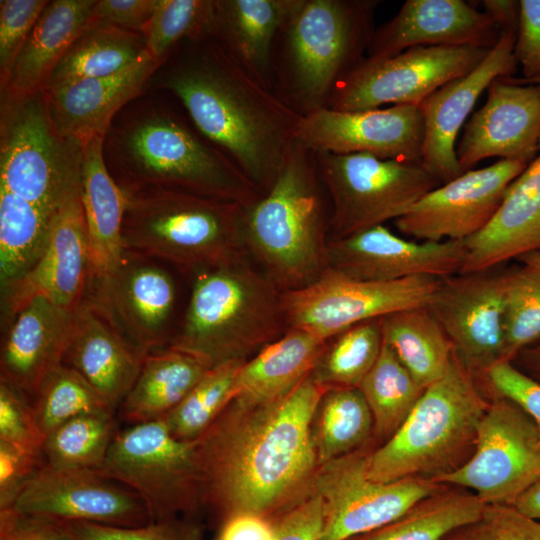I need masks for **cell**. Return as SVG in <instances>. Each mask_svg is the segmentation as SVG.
I'll list each match as a JSON object with an SVG mask.
<instances>
[{
    "instance_id": "1",
    "label": "cell",
    "mask_w": 540,
    "mask_h": 540,
    "mask_svg": "<svg viewBox=\"0 0 540 540\" xmlns=\"http://www.w3.org/2000/svg\"><path fill=\"white\" fill-rule=\"evenodd\" d=\"M327 389L310 374L284 397L246 408L245 421L218 416L196 440L203 500L229 516L280 506L318 462L311 424Z\"/></svg>"
},
{
    "instance_id": "2",
    "label": "cell",
    "mask_w": 540,
    "mask_h": 540,
    "mask_svg": "<svg viewBox=\"0 0 540 540\" xmlns=\"http://www.w3.org/2000/svg\"><path fill=\"white\" fill-rule=\"evenodd\" d=\"M190 53L163 86L182 102L199 132L263 195L275 182L301 115L255 80L217 41L189 39Z\"/></svg>"
},
{
    "instance_id": "3",
    "label": "cell",
    "mask_w": 540,
    "mask_h": 540,
    "mask_svg": "<svg viewBox=\"0 0 540 540\" xmlns=\"http://www.w3.org/2000/svg\"><path fill=\"white\" fill-rule=\"evenodd\" d=\"M315 153L294 140L270 189L244 207L247 252L282 292L302 288L327 269V211Z\"/></svg>"
},
{
    "instance_id": "4",
    "label": "cell",
    "mask_w": 540,
    "mask_h": 540,
    "mask_svg": "<svg viewBox=\"0 0 540 540\" xmlns=\"http://www.w3.org/2000/svg\"><path fill=\"white\" fill-rule=\"evenodd\" d=\"M378 4L300 0L274 45V93L301 116L326 108L336 83L366 57Z\"/></svg>"
},
{
    "instance_id": "5",
    "label": "cell",
    "mask_w": 540,
    "mask_h": 540,
    "mask_svg": "<svg viewBox=\"0 0 540 540\" xmlns=\"http://www.w3.org/2000/svg\"><path fill=\"white\" fill-rule=\"evenodd\" d=\"M125 253L195 274L245 260L244 206L187 192L122 187Z\"/></svg>"
},
{
    "instance_id": "6",
    "label": "cell",
    "mask_w": 540,
    "mask_h": 540,
    "mask_svg": "<svg viewBox=\"0 0 540 540\" xmlns=\"http://www.w3.org/2000/svg\"><path fill=\"white\" fill-rule=\"evenodd\" d=\"M479 381L452 355L445 374L425 388L401 427L368 453L367 475L377 482L437 480L472 456L489 406Z\"/></svg>"
},
{
    "instance_id": "7",
    "label": "cell",
    "mask_w": 540,
    "mask_h": 540,
    "mask_svg": "<svg viewBox=\"0 0 540 540\" xmlns=\"http://www.w3.org/2000/svg\"><path fill=\"white\" fill-rule=\"evenodd\" d=\"M282 291L246 261L199 272L179 332L170 348L210 368L242 360L289 328Z\"/></svg>"
},
{
    "instance_id": "8",
    "label": "cell",
    "mask_w": 540,
    "mask_h": 540,
    "mask_svg": "<svg viewBox=\"0 0 540 540\" xmlns=\"http://www.w3.org/2000/svg\"><path fill=\"white\" fill-rule=\"evenodd\" d=\"M2 103L0 188L55 213L81 195L84 147L57 130L44 89Z\"/></svg>"
},
{
    "instance_id": "9",
    "label": "cell",
    "mask_w": 540,
    "mask_h": 540,
    "mask_svg": "<svg viewBox=\"0 0 540 540\" xmlns=\"http://www.w3.org/2000/svg\"><path fill=\"white\" fill-rule=\"evenodd\" d=\"M124 147L133 186L182 191L244 207L262 196L224 152L171 117L140 122L128 132Z\"/></svg>"
},
{
    "instance_id": "10",
    "label": "cell",
    "mask_w": 540,
    "mask_h": 540,
    "mask_svg": "<svg viewBox=\"0 0 540 540\" xmlns=\"http://www.w3.org/2000/svg\"><path fill=\"white\" fill-rule=\"evenodd\" d=\"M96 471L136 493L150 522L177 518L203 500L197 441L174 437L163 418L118 431Z\"/></svg>"
},
{
    "instance_id": "11",
    "label": "cell",
    "mask_w": 540,
    "mask_h": 540,
    "mask_svg": "<svg viewBox=\"0 0 540 540\" xmlns=\"http://www.w3.org/2000/svg\"><path fill=\"white\" fill-rule=\"evenodd\" d=\"M314 153L330 202L329 239L395 221L441 185L419 163L382 160L365 153Z\"/></svg>"
},
{
    "instance_id": "12",
    "label": "cell",
    "mask_w": 540,
    "mask_h": 540,
    "mask_svg": "<svg viewBox=\"0 0 540 540\" xmlns=\"http://www.w3.org/2000/svg\"><path fill=\"white\" fill-rule=\"evenodd\" d=\"M488 51L475 46H415L387 58L366 56L336 83L326 108L419 106L447 82L471 72Z\"/></svg>"
},
{
    "instance_id": "13",
    "label": "cell",
    "mask_w": 540,
    "mask_h": 540,
    "mask_svg": "<svg viewBox=\"0 0 540 540\" xmlns=\"http://www.w3.org/2000/svg\"><path fill=\"white\" fill-rule=\"evenodd\" d=\"M439 280L431 276L359 280L327 268L312 283L283 291L282 307L289 328L303 329L328 341L363 321L426 306Z\"/></svg>"
},
{
    "instance_id": "14",
    "label": "cell",
    "mask_w": 540,
    "mask_h": 540,
    "mask_svg": "<svg viewBox=\"0 0 540 540\" xmlns=\"http://www.w3.org/2000/svg\"><path fill=\"white\" fill-rule=\"evenodd\" d=\"M470 459L438 483L474 493L486 504L513 505L540 475V435L533 420L511 400L491 394Z\"/></svg>"
},
{
    "instance_id": "15",
    "label": "cell",
    "mask_w": 540,
    "mask_h": 540,
    "mask_svg": "<svg viewBox=\"0 0 540 540\" xmlns=\"http://www.w3.org/2000/svg\"><path fill=\"white\" fill-rule=\"evenodd\" d=\"M367 456L355 451L325 463L317 479L325 509L320 540H348L381 528L445 486L423 478L373 481Z\"/></svg>"
},
{
    "instance_id": "16",
    "label": "cell",
    "mask_w": 540,
    "mask_h": 540,
    "mask_svg": "<svg viewBox=\"0 0 540 540\" xmlns=\"http://www.w3.org/2000/svg\"><path fill=\"white\" fill-rule=\"evenodd\" d=\"M506 267L441 278L426 307L461 365L478 381L503 360Z\"/></svg>"
},
{
    "instance_id": "17",
    "label": "cell",
    "mask_w": 540,
    "mask_h": 540,
    "mask_svg": "<svg viewBox=\"0 0 540 540\" xmlns=\"http://www.w3.org/2000/svg\"><path fill=\"white\" fill-rule=\"evenodd\" d=\"M528 164L500 159L466 171L425 194L395 226L417 241L466 240L490 222L508 186Z\"/></svg>"
},
{
    "instance_id": "18",
    "label": "cell",
    "mask_w": 540,
    "mask_h": 540,
    "mask_svg": "<svg viewBox=\"0 0 540 540\" xmlns=\"http://www.w3.org/2000/svg\"><path fill=\"white\" fill-rule=\"evenodd\" d=\"M15 511L59 522H91L118 527L147 524L141 499L121 483L91 469L41 466L16 498Z\"/></svg>"
},
{
    "instance_id": "19",
    "label": "cell",
    "mask_w": 540,
    "mask_h": 540,
    "mask_svg": "<svg viewBox=\"0 0 540 540\" xmlns=\"http://www.w3.org/2000/svg\"><path fill=\"white\" fill-rule=\"evenodd\" d=\"M295 139L314 152L365 153L421 164L424 123L416 105L358 111L323 108L301 117Z\"/></svg>"
},
{
    "instance_id": "20",
    "label": "cell",
    "mask_w": 540,
    "mask_h": 540,
    "mask_svg": "<svg viewBox=\"0 0 540 540\" xmlns=\"http://www.w3.org/2000/svg\"><path fill=\"white\" fill-rule=\"evenodd\" d=\"M464 240L414 241L384 225L327 243V268L370 281H394L416 276L445 278L460 273Z\"/></svg>"
},
{
    "instance_id": "21",
    "label": "cell",
    "mask_w": 540,
    "mask_h": 540,
    "mask_svg": "<svg viewBox=\"0 0 540 540\" xmlns=\"http://www.w3.org/2000/svg\"><path fill=\"white\" fill-rule=\"evenodd\" d=\"M516 33L517 29H500L497 43L476 68L447 82L419 105L424 123L421 166L441 184L462 174L455 141L479 96L494 80L512 77L517 70Z\"/></svg>"
},
{
    "instance_id": "22",
    "label": "cell",
    "mask_w": 540,
    "mask_h": 540,
    "mask_svg": "<svg viewBox=\"0 0 540 540\" xmlns=\"http://www.w3.org/2000/svg\"><path fill=\"white\" fill-rule=\"evenodd\" d=\"M487 90L486 102L465 124L456 149L462 173L491 157L530 163L540 150V84L500 77Z\"/></svg>"
},
{
    "instance_id": "23",
    "label": "cell",
    "mask_w": 540,
    "mask_h": 540,
    "mask_svg": "<svg viewBox=\"0 0 540 540\" xmlns=\"http://www.w3.org/2000/svg\"><path fill=\"white\" fill-rule=\"evenodd\" d=\"M135 256V255H134ZM125 253L117 271L93 287L90 299L144 354L162 349L176 302L170 274L152 263Z\"/></svg>"
},
{
    "instance_id": "24",
    "label": "cell",
    "mask_w": 540,
    "mask_h": 540,
    "mask_svg": "<svg viewBox=\"0 0 540 540\" xmlns=\"http://www.w3.org/2000/svg\"><path fill=\"white\" fill-rule=\"evenodd\" d=\"M90 280V258L81 195L54 214L47 246L36 264L20 279L4 287V304L12 317L28 301L44 297L75 310Z\"/></svg>"
},
{
    "instance_id": "25",
    "label": "cell",
    "mask_w": 540,
    "mask_h": 540,
    "mask_svg": "<svg viewBox=\"0 0 540 540\" xmlns=\"http://www.w3.org/2000/svg\"><path fill=\"white\" fill-rule=\"evenodd\" d=\"M500 29L484 11L463 0H407L399 12L375 29L367 51L374 59L415 46H475L490 50Z\"/></svg>"
},
{
    "instance_id": "26",
    "label": "cell",
    "mask_w": 540,
    "mask_h": 540,
    "mask_svg": "<svg viewBox=\"0 0 540 540\" xmlns=\"http://www.w3.org/2000/svg\"><path fill=\"white\" fill-rule=\"evenodd\" d=\"M162 62L145 50L133 64L112 75L45 87L55 127L83 147L93 138L104 137L114 114L139 94Z\"/></svg>"
},
{
    "instance_id": "27",
    "label": "cell",
    "mask_w": 540,
    "mask_h": 540,
    "mask_svg": "<svg viewBox=\"0 0 540 540\" xmlns=\"http://www.w3.org/2000/svg\"><path fill=\"white\" fill-rule=\"evenodd\" d=\"M76 310V309H75ZM75 310L35 297L12 316L1 345V379L33 396L44 378L63 364Z\"/></svg>"
},
{
    "instance_id": "28",
    "label": "cell",
    "mask_w": 540,
    "mask_h": 540,
    "mask_svg": "<svg viewBox=\"0 0 540 540\" xmlns=\"http://www.w3.org/2000/svg\"><path fill=\"white\" fill-rule=\"evenodd\" d=\"M145 356L90 299L82 300L63 364L77 371L114 411L137 379Z\"/></svg>"
},
{
    "instance_id": "29",
    "label": "cell",
    "mask_w": 540,
    "mask_h": 540,
    "mask_svg": "<svg viewBox=\"0 0 540 540\" xmlns=\"http://www.w3.org/2000/svg\"><path fill=\"white\" fill-rule=\"evenodd\" d=\"M464 241L460 273L498 267L540 251V153L508 186L490 222Z\"/></svg>"
},
{
    "instance_id": "30",
    "label": "cell",
    "mask_w": 540,
    "mask_h": 540,
    "mask_svg": "<svg viewBox=\"0 0 540 540\" xmlns=\"http://www.w3.org/2000/svg\"><path fill=\"white\" fill-rule=\"evenodd\" d=\"M299 1L214 0L209 35L255 80L274 92V45Z\"/></svg>"
},
{
    "instance_id": "31",
    "label": "cell",
    "mask_w": 540,
    "mask_h": 540,
    "mask_svg": "<svg viewBox=\"0 0 540 540\" xmlns=\"http://www.w3.org/2000/svg\"><path fill=\"white\" fill-rule=\"evenodd\" d=\"M103 140L104 137L93 138L83 149L81 202L89 248L91 288L107 281L125 256L122 237L125 195L106 168Z\"/></svg>"
},
{
    "instance_id": "32",
    "label": "cell",
    "mask_w": 540,
    "mask_h": 540,
    "mask_svg": "<svg viewBox=\"0 0 540 540\" xmlns=\"http://www.w3.org/2000/svg\"><path fill=\"white\" fill-rule=\"evenodd\" d=\"M95 2L48 1L13 64L2 94L16 97L43 90L69 47L95 21Z\"/></svg>"
},
{
    "instance_id": "33",
    "label": "cell",
    "mask_w": 540,
    "mask_h": 540,
    "mask_svg": "<svg viewBox=\"0 0 540 540\" xmlns=\"http://www.w3.org/2000/svg\"><path fill=\"white\" fill-rule=\"evenodd\" d=\"M327 341L299 328H288L241 365L234 401L239 408H251L278 400L313 371Z\"/></svg>"
},
{
    "instance_id": "34",
    "label": "cell",
    "mask_w": 540,
    "mask_h": 540,
    "mask_svg": "<svg viewBox=\"0 0 540 540\" xmlns=\"http://www.w3.org/2000/svg\"><path fill=\"white\" fill-rule=\"evenodd\" d=\"M211 368L173 348L146 354L133 386L119 406L131 424L156 420L174 409Z\"/></svg>"
},
{
    "instance_id": "35",
    "label": "cell",
    "mask_w": 540,
    "mask_h": 540,
    "mask_svg": "<svg viewBox=\"0 0 540 540\" xmlns=\"http://www.w3.org/2000/svg\"><path fill=\"white\" fill-rule=\"evenodd\" d=\"M381 323L383 341L422 388L445 374L453 355L452 345L426 306L389 314Z\"/></svg>"
},
{
    "instance_id": "36",
    "label": "cell",
    "mask_w": 540,
    "mask_h": 540,
    "mask_svg": "<svg viewBox=\"0 0 540 540\" xmlns=\"http://www.w3.org/2000/svg\"><path fill=\"white\" fill-rule=\"evenodd\" d=\"M145 50L144 36L94 21L57 63L45 87L112 75L133 64Z\"/></svg>"
},
{
    "instance_id": "37",
    "label": "cell",
    "mask_w": 540,
    "mask_h": 540,
    "mask_svg": "<svg viewBox=\"0 0 540 540\" xmlns=\"http://www.w3.org/2000/svg\"><path fill=\"white\" fill-rule=\"evenodd\" d=\"M485 504L467 489L445 485L389 524L348 540H444L477 519Z\"/></svg>"
},
{
    "instance_id": "38",
    "label": "cell",
    "mask_w": 540,
    "mask_h": 540,
    "mask_svg": "<svg viewBox=\"0 0 540 540\" xmlns=\"http://www.w3.org/2000/svg\"><path fill=\"white\" fill-rule=\"evenodd\" d=\"M55 213L0 188V278L6 287L42 256Z\"/></svg>"
},
{
    "instance_id": "39",
    "label": "cell",
    "mask_w": 540,
    "mask_h": 540,
    "mask_svg": "<svg viewBox=\"0 0 540 540\" xmlns=\"http://www.w3.org/2000/svg\"><path fill=\"white\" fill-rule=\"evenodd\" d=\"M359 389L371 410L374 433L386 441L405 422L425 390L384 341Z\"/></svg>"
},
{
    "instance_id": "40",
    "label": "cell",
    "mask_w": 540,
    "mask_h": 540,
    "mask_svg": "<svg viewBox=\"0 0 540 540\" xmlns=\"http://www.w3.org/2000/svg\"><path fill=\"white\" fill-rule=\"evenodd\" d=\"M316 412L313 439L319 463L357 451L373 431L372 413L359 388L327 389Z\"/></svg>"
},
{
    "instance_id": "41",
    "label": "cell",
    "mask_w": 540,
    "mask_h": 540,
    "mask_svg": "<svg viewBox=\"0 0 540 540\" xmlns=\"http://www.w3.org/2000/svg\"><path fill=\"white\" fill-rule=\"evenodd\" d=\"M382 318L358 323L326 344L311 376L326 388H359L376 363L383 344Z\"/></svg>"
},
{
    "instance_id": "42",
    "label": "cell",
    "mask_w": 540,
    "mask_h": 540,
    "mask_svg": "<svg viewBox=\"0 0 540 540\" xmlns=\"http://www.w3.org/2000/svg\"><path fill=\"white\" fill-rule=\"evenodd\" d=\"M117 431L113 412L76 416L49 433L42 448L45 463L61 469H98Z\"/></svg>"
},
{
    "instance_id": "43",
    "label": "cell",
    "mask_w": 540,
    "mask_h": 540,
    "mask_svg": "<svg viewBox=\"0 0 540 540\" xmlns=\"http://www.w3.org/2000/svg\"><path fill=\"white\" fill-rule=\"evenodd\" d=\"M242 360L211 368L187 396L163 417L171 434L184 441L198 440L234 399Z\"/></svg>"
},
{
    "instance_id": "44",
    "label": "cell",
    "mask_w": 540,
    "mask_h": 540,
    "mask_svg": "<svg viewBox=\"0 0 540 540\" xmlns=\"http://www.w3.org/2000/svg\"><path fill=\"white\" fill-rule=\"evenodd\" d=\"M33 398V412L45 438L76 416L115 412L77 371L65 364L44 378Z\"/></svg>"
},
{
    "instance_id": "45",
    "label": "cell",
    "mask_w": 540,
    "mask_h": 540,
    "mask_svg": "<svg viewBox=\"0 0 540 540\" xmlns=\"http://www.w3.org/2000/svg\"><path fill=\"white\" fill-rule=\"evenodd\" d=\"M503 360L540 341V272L521 264L506 267Z\"/></svg>"
},
{
    "instance_id": "46",
    "label": "cell",
    "mask_w": 540,
    "mask_h": 540,
    "mask_svg": "<svg viewBox=\"0 0 540 540\" xmlns=\"http://www.w3.org/2000/svg\"><path fill=\"white\" fill-rule=\"evenodd\" d=\"M213 9L214 0H157L143 32L146 50L163 61L178 41L209 34Z\"/></svg>"
},
{
    "instance_id": "47",
    "label": "cell",
    "mask_w": 540,
    "mask_h": 540,
    "mask_svg": "<svg viewBox=\"0 0 540 540\" xmlns=\"http://www.w3.org/2000/svg\"><path fill=\"white\" fill-rule=\"evenodd\" d=\"M444 540H540V522L512 505L485 504L477 519L455 529Z\"/></svg>"
},
{
    "instance_id": "48",
    "label": "cell",
    "mask_w": 540,
    "mask_h": 540,
    "mask_svg": "<svg viewBox=\"0 0 540 540\" xmlns=\"http://www.w3.org/2000/svg\"><path fill=\"white\" fill-rule=\"evenodd\" d=\"M0 441L26 452L43 455L45 436L27 394L0 378Z\"/></svg>"
},
{
    "instance_id": "49",
    "label": "cell",
    "mask_w": 540,
    "mask_h": 540,
    "mask_svg": "<svg viewBox=\"0 0 540 540\" xmlns=\"http://www.w3.org/2000/svg\"><path fill=\"white\" fill-rule=\"evenodd\" d=\"M74 540H203L200 530L181 519L118 527L91 522H62Z\"/></svg>"
},
{
    "instance_id": "50",
    "label": "cell",
    "mask_w": 540,
    "mask_h": 540,
    "mask_svg": "<svg viewBox=\"0 0 540 540\" xmlns=\"http://www.w3.org/2000/svg\"><path fill=\"white\" fill-rule=\"evenodd\" d=\"M46 0H2L0 2L1 87L13 64L46 7Z\"/></svg>"
},
{
    "instance_id": "51",
    "label": "cell",
    "mask_w": 540,
    "mask_h": 540,
    "mask_svg": "<svg viewBox=\"0 0 540 540\" xmlns=\"http://www.w3.org/2000/svg\"><path fill=\"white\" fill-rule=\"evenodd\" d=\"M491 394L519 406L535 423L540 435V382L520 371L510 361L491 367L482 379Z\"/></svg>"
},
{
    "instance_id": "52",
    "label": "cell",
    "mask_w": 540,
    "mask_h": 540,
    "mask_svg": "<svg viewBox=\"0 0 540 540\" xmlns=\"http://www.w3.org/2000/svg\"><path fill=\"white\" fill-rule=\"evenodd\" d=\"M514 56L523 77H509L513 82L527 84L540 78V0L519 1Z\"/></svg>"
},
{
    "instance_id": "53",
    "label": "cell",
    "mask_w": 540,
    "mask_h": 540,
    "mask_svg": "<svg viewBox=\"0 0 540 540\" xmlns=\"http://www.w3.org/2000/svg\"><path fill=\"white\" fill-rule=\"evenodd\" d=\"M44 464L43 455L0 441V511L12 508L21 490Z\"/></svg>"
},
{
    "instance_id": "54",
    "label": "cell",
    "mask_w": 540,
    "mask_h": 540,
    "mask_svg": "<svg viewBox=\"0 0 540 540\" xmlns=\"http://www.w3.org/2000/svg\"><path fill=\"white\" fill-rule=\"evenodd\" d=\"M324 524V502L317 493L285 512L273 525V540H320Z\"/></svg>"
},
{
    "instance_id": "55",
    "label": "cell",
    "mask_w": 540,
    "mask_h": 540,
    "mask_svg": "<svg viewBox=\"0 0 540 540\" xmlns=\"http://www.w3.org/2000/svg\"><path fill=\"white\" fill-rule=\"evenodd\" d=\"M0 540H74L62 522L19 513L0 511Z\"/></svg>"
},
{
    "instance_id": "56",
    "label": "cell",
    "mask_w": 540,
    "mask_h": 540,
    "mask_svg": "<svg viewBox=\"0 0 540 540\" xmlns=\"http://www.w3.org/2000/svg\"><path fill=\"white\" fill-rule=\"evenodd\" d=\"M157 0H98L94 5L95 21L129 31L144 32Z\"/></svg>"
},
{
    "instance_id": "57",
    "label": "cell",
    "mask_w": 540,
    "mask_h": 540,
    "mask_svg": "<svg viewBox=\"0 0 540 540\" xmlns=\"http://www.w3.org/2000/svg\"><path fill=\"white\" fill-rule=\"evenodd\" d=\"M218 540H273V525L254 514L230 515Z\"/></svg>"
},
{
    "instance_id": "58",
    "label": "cell",
    "mask_w": 540,
    "mask_h": 540,
    "mask_svg": "<svg viewBox=\"0 0 540 540\" xmlns=\"http://www.w3.org/2000/svg\"><path fill=\"white\" fill-rule=\"evenodd\" d=\"M485 12L492 18L499 29L518 27L519 1L487 0L482 2Z\"/></svg>"
},
{
    "instance_id": "59",
    "label": "cell",
    "mask_w": 540,
    "mask_h": 540,
    "mask_svg": "<svg viewBox=\"0 0 540 540\" xmlns=\"http://www.w3.org/2000/svg\"><path fill=\"white\" fill-rule=\"evenodd\" d=\"M512 506L540 522V475L516 498Z\"/></svg>"
},
{
    "instance_id": "60",
    "label": "cell",
    "mask_w": 540,
    "mask_h": 540,
    "mask_svg": "<svg viewBox=\"0 0 540 540\" xmlns=\"http://www.w3.org/2000/svg\"><path fill=\"white\" fill-rule=\"evenodd\" d=\"M510 362L540 382V341L520 351Z\"/></svg>"
},
{
    "instance_id": "61",
    "label": "cell",
    "mask_w": 540,
    "mask_h": 540,
    "mask_svg": "<svg viewBox=\"0 0 540 540\" xmlns=\"http://www.w3.org/2000/svg\"><path fill=\"white\" fill-rule=\"evenodd\" d=\"M516 260L540 272V251L523 255Z\"/></svg>"
},
{
    "instance_id": "62",
    "label": "cell",
    "mask_w": 540,
    "mask_h": 540,
    "mask_svg": "<svg viewBox=\"0 0 540 540\" xmlns=\"http://www.w3.org/2000/svg\"><path fill=\"white\" fill-rule=\"evenodd\" d=\"M527 84H540V78L535 79V80H533V81H531V82H529Z\"/></svg>"
}]
</instances>
